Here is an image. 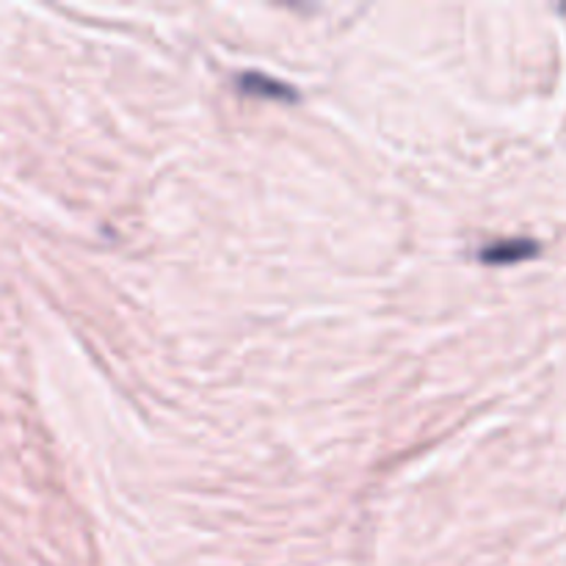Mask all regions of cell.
I'll list each match as a JSON object with an SVG mask.
<instances>
[{"label":"cell","mask_w":566,"mask_h":566,"mask_svg":"<svg viewBox=\"0 0 566 566\" xmlns=\"http://www.w3.org/2000/svg\"><path fill=\"white\" fill-rule=\"evenodd\" d=\"M539 254V243L531 241V238H512V241H497L490 249H481V260L486 263H517V260H528Z\"/></svg>","instance_id":"1"},{"label":"cell","mask_w":566,"mask_h":566,"mask_svg":"<svg viewBox=\"0 0 566 566\" xmlns=\"http://www.w3.org/2000/svg\"><path fill=\"white\" fill-rule=\"evenodd\" d=\"M241 88L249 94H260V97H276V99H285V97H296V92H293L287 83H280V81H271V77L265 75H258V72H247V75L241 77Z\"/></svg>","instance_id":"2"}]
</instances>
